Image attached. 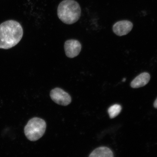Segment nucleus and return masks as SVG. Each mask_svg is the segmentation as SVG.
<instances>
[{
	"mask_svg": "<svg viewBox=\"0 0 157 157\" xmlns=\"http://www.w3.org/2000/svg\"><path fill=\"white\" fill-rule=\"evenodd\" d=\"M23 29L20 23L14 20H9L0 25V48H13L22 38Z\"/></svg>",
	"mask_w": 157,
	"mask_h": 157,
	"instance_id": "1",
	"label": "nucleus"
},
{
	"mask_svg": "<svg viewBox=\"0 0 157 157\" xmlns=\"http://www.w3.org/2000/svg\"><path fill=\"white\" fill-rule=\"evenodd\" d=\"M57 13L59 19L67 25L73 24L81 16V8L75 0H64L58 6Z\"/></svg>",
	"mask_w": 157,
	"mask_h": 157,
	"instance_id": "2",
	"label": "nucleus"
},
{
	"mask_svg": "<svg viewBox=\"0 0 157 157\" xmlns=\"http://www.w3.org/2000/svg\"><path fill=\"white\" fill-rule=\"evenodd\" d=\"M46 123L44 120L35 117L29 120L25 127V133L29 140L34 142L42 137L46 131Z\"/></svg>",
	"mask_w": 157,
	"mask_h": 157,
	"instance_id": "3",
	"label": "nucleus"
},
{
	"mask_svg": "<svg viewBox=\"0 0 157 157\" xmlns=\"http://www.w3.org/2000/svg\"><path fill=\"white\" fill-rule=\"evenodd\" d=\"M50 96L55 103L59 105L67 106L72 101L70 95L60 88H56L50 91Z\"/></svg>",
	"mask_w": 157,
	"mask_h": 157,
	"instance_id": "4",
	"label": "nucleus"
},
{
	"mask_svg": "<svg viewBox=\"0 0 157 157\" xmlns=\"http://www.w3.org/2000/svg\"><path fill=\"white\" fill-rule=\"evenodd\" d=\"M64 48L66 56L68 58H73L79 54L81 51L82 45L77 40L70 39L65 42Z\"/></svg>",
	"mask_w": 157,
	"mask_h": 157,
	"instance_id": "5",
	"label": "nucleus"
},
{
	"mask_svg": "<svg viewBox=\"0 0 157 157\" xmlns=\"http://www.w3.org/2000/svg\"><path fill=\"white\" fill-rule=\"evenodd\" d=\"M133 25L130 21L127 20L117 21L113 25V29L115 34L119 36L126 35L130 32Z\"/></svg>",
	"mask_w": 157,
	"mask_h": 157,
	"instance_id": "6",
	"label": "nucleus"
},
{
	"mask_svg": "<svg viewBox=\"0 0 157 157\" xmlns=\"http://www.w3.org/2000/svg\"><path fill=\"white\" fill-rule=\"evenodd\" d=\"M150 78V74L147 72L141 73L136 76L131 82V87L134 88L143 87L148 83Z\"/></svg>",
	"mask_w": 157,
	"mask_h": 157,
	"instance_id": "7",
	"label": "nucleus"
},
{
	"mask_svg": "<svg viewBox=\"0 0 157 157\" xmlns=\"http://www.w3.org/2000/svg\"><path fill=\"white\" fill-rule=\"evenodd\" d=\"M90 157H113V152L109 148L105 147H98L94 150L89 156Z\"/></svg>",
	"mask_w": 157,
	"mask_h": 157,
	"instance_id": "8",
	"label": "nucleus"
},
{
	"mask_svg": "<svg viewBox=\"0 0 157 157\" xmlns=\"http://www.w3.org/2000/svg\"><path fill=\"white\" fill-rule=\"evenodd\" d=\"M121 109V106L117 104L112 105L108 110L110 118L113 119L117 117L120 113Z\"/></svg>",
	"mask_w": 157,
	"mask_h": 157,
	"instance_id": "9",
	"label": "nucleus"
},
{
	"mask_svg": "<svg viewBox=\"0 0 157 157\" xmlns=\"http://www.w3.org/2000/svg\"><path fill=\"white\" fill-rule=\"evenodd\" d=\"M154 107L156 109H157V98L155 100V101L154 102Z\"/></svg>",
	"mask_w": 157,
	"mask_h": 157,
	"instance_id": "10",
	"label": "nucleus"
},
{
	"mask_svg": "<svg viewBox=\"0 0 157 157\" xmlns=\"http://www.w3.org/2000/svg\"><path fill=\"white\" fill-rule=\"evenodd\" d=\"M125 80H126V79H125V78H124V79L123 80V82L125 81Z\"/></svg>",
	"mask_w": 157,
	"mask_h": 157,
	"instance_id": "11",
	"label": "nucleus"
}]
</instances>
